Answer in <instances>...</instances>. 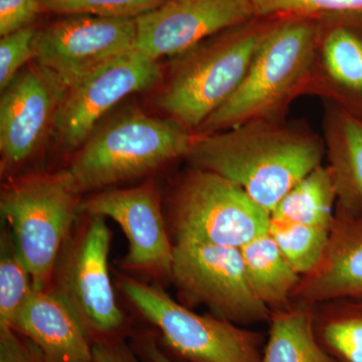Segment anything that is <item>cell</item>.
Listing matches in <instances>:
<instances>
[{
    "label": "cell",
    "mask_w": 362,
    "mask_h": 362,
    "mask_svg": "<svg viewBox=\"0 0 362 362\" xmlns=\"http://www.w3.org/2000/svg\"><path fill=\"white\" fill-rule=\"evenodd\" d=\"M323 137L281 119L252 121L232 129L194 135L185 159L192 168L242 187L267 213L322 164Z\"/></svg>",
    "instance_id": "obj_1"
},
{
    "label": "cell",
    "mask_w": 362,
    "mask_h": 362,
    "mask_svg": "<svg viewBox=\"0 0 362 362\" xmlns=\"http://www.w3.org/2000/svg\"><path fill=\"white\" fill-rule=\"evenodd\" d=\"M321 33L318 18L276 20L239 88L194 135L232 129L252 121L281 119L292 99L310 89Z\"/></svg>",
    "instance_id": "obj_2"
},
{
    "label": "cell",
    "mask_w": 362,
    "mask_h": 362,
    "mask_svg": "<svg viewBox=\"0 0 362 362\" xmlns=\"http://www.w3.org/2000/svg\"><path fill=\"white\" fill-rule=\"evenodd\" d=\"M194 139V133L168 117L127 111L96 128L65 170L78 194H95L185 158Z\"/></svg>",
    "instance_id": "obj_3"
},
{
    "label": "cell",
    "mask_w": 362,
    "mask_h": 362,
    "mask_svg": "<svg viewBox=\"0 0 362 362\" xmlns=\"http://www.w3.org/2000/svg\"><path fill=\"white\" fill-rule=\"evenodd\" d=\"M259 20L216 33L175 57L156 98L168 118L194 134L228 101L278 18Z\"/></svg>",
    "instance_id": "obj_4"
},
{
    "label": "cell",
    "mask_w": 362,
    "mask_h": 362,
    "mask_svg": "<svg viewBox=\"0 0 362 362\" xmlns=\"http://www.w3.org/2000/svg\"><path fill=\"white\" fill-rule=\"evenodd\" d=\"M83 195L65 169L11 176L0 192V213L35 290H47L62 247L81 216Z\"/></svg>",
    "instance_id": "obj_5"
},
{
    "label": "cell",
    "mask_w": 362,
    "mask_h": 362,
    "mask_svg": "<svg viewBox=\"0 0 362 362\" xmlns=\"http://www.w3.org/2000/svg\"><path fill=\"white\" fill-rule=\"evenodd\" d=\"M111 242L106 218L81 214L59 252L47 289L77 318L92 341L119 337L127 324L109 271Z\"/></svg>",
    "instance_id": "obj_6"
},
{
    "label": "cell",
    "mask_w": 362,
    "mask_h": 362,
    "mask_svg": "<svg viewBox=\"0 0 362 362\" xmlns=\"http://www.w3.org/2000/svg\"><path fill=\"white\" fill-rule=\"evenodd\" d=\"M166 226L173 243L197 242L242 247L267 233L270 214L239 185L223 176L190 168L168 199Z\"/></svg>",
    "instance_id": "obj_7"
},
{
    "label": "cell",
    "mask_w": 362,
    "mask_h": 362,
    "mask_svg": "<svg viewBox=\"0 0 362 362\" xmlns=\"http://www.w3.org/2000/svg\"><path fill=\"white\" fill-rule=\"evenodd\" d=\"M119 287L136 310L160 331L164 342L187 362H261L262 333L213 314L195 313L176 301L160 285L121 276Z\"/></svg>",
    "instance_id": "obj_8"
},
{
    "label": "cell",
    "mask_w": 362,
    "mask_h": 362,
    "mask_svg": "<svg viewBox=\"0 0 362 362\" xmlns=\"http://www.w3.org/2000/svg\"><path fill=\"white\" fill-rule=\"evenodd\" d=\"M173 256L170 281L181 304L206 306L213 315L244 327L268 322L271 310L252 292L239 247L175 242Z\"/></svg>",
    "instance_id": "obj_9"
},
{
    "label": "cell",
    "mask_w": 362,
    "mask_h": 362,
    "mask_svg": "<svg viewBox=\"0 0 362 362\" xmlns=\"http://www.w3.org/2000/svg\"><path fill=\"white\" fill-rule=\"evenodd\" d=\"M136 18L69 16L35 37V63L68 89L86 76L136 49Z\"/></svg>",
    "instance_id": "obj_10"
},
{
    "label": "cell",
    "mask_w": 362,
    "mask_h": 362,
    "mask_svg": "<svg viewBox=\"0 0 362 362\" xmlns=\"http://www.w3.org/2000/svg\"><path fill=\"white\" fill-rule=\"evenodd\" d=\"M162 80L158 62L136 49L93 71L66 90L54 124L57 142L75 152L124 98L148 90Z\"/></svg>",
    "instance_id": "obj_11"
},
{
    "label": "cell",
    "mask_w": 362,
    "mask_h": 362,
    "mask_svg": "<svg viewBox=\"0 0 362 362\" xmlns=\"http://www.w3.org/2000/svg\"><path fill=\"white\" fill-rule=\"evenodd\" d=\"M80 211L111 218L122 228L128 240L127 254L120 262L124 271L170 280L173 243L156 181L95 192L83 199Z\"/></svg>",
    "instance_id": "obj_12"
},
{
    "label": "cell",
    "mask_w": 362,
    "mask_h": 362,
    "mask_svg": "<svg viewBox=\"0 0 362 362\" xmlns=\"http://www.w3.org/2000/svg\"><path fill=\"white\" fill-rule=\"evenodd\" d=\"M66 88L56 76L35 63L23 69L0 99L1 175H11L39 151L54 129Z\"/></svg>",
    "instance_id": "obj_13"
},
{
    "label": "cell",
    "mask_w": 362,
    "mask_h": 362,
    "mask_svg": "<svg viewBox=\"0 0 362 362\" xmlns=\"http://www.w3.org/2000/svg\"><path fill=\"white\" fill-rule=\"evenodd\" d=\"M257 18L250 0H168L136 18V51L158 62Z\"/></svg>",
    "instance_id": "obj_14"
},
{
    "label": "cell",
    "mask_w": 362,
    "mask_h": 362,
    "mask_svg": "<svg viewBox=\"0 0 362 362\" xmlns=\"http://www.w3.org/2000/svg\"><path fill=\"white\" fill-rule=\"evenodd\" d=\"M342 297H362V214L335 209L325 254L302 276L292 301L315 305Z\"/></svg>",
    "instance_id": "obj_15"
},
{
    "label": "cell",
    "mask_w": 362,
    "mask_h": 362,
    "mask_svg": "<svg viewBox=\"0 0 362 362\" xmlns=\"http://www.w3.org/2000/svg\"><path fill=\"white\" fill-rule=\"evenodd\" d=\"M11 328L30 338L47 362H95L89 333L49 290H35Z\"/></svg>",
    "instance_id": "obj_16"
},
{
    "label": "cell",
    "mask_w": 362,
    "mask_h": 362,
    "mask_svg": "<svg viewBox=\"0 0 362 362\" xmlns=\"http://www.w3.org/2000/svg\"><path fill=\"white\" fill-rule=\"evenodd\" d=\"M329 30L321 33L314 78L325 82L316 86L329 87L327 95L343 108L362 118V14L333 16ZM312 82V81H311Z\"/></svg>",
    "instance_id": "obj_17"
},
{
    "label": "cell",
    "mask_w": 362,
    "mask_h": 362,
    "mask_svg": "<svg viewBox=\"0 0 362 362\" xmlns=\"http://www.w3.org/2000/svg\"><path fill=\"white\" fill-rule=\"evenodd\" d=\"M323 131L327 165L337 189L335 209L362 214V118L329 101Z\"/></svg>",
    "instance_id": "obj_18"
},
{
    "label": "cell",
    "mask_w": 362,
    "mask_h": 362,
    "mask_svg": "<svg viewBox=\"0 0 362 362\" xmlns=\"http://www.w3.org/2000/svg\"><path fill=\"white\" fill-rule=\"evenodd\" d=\"M261 362H338L317 339L313 305L292 303L271 311Z\"/></svg>",
    "instance_id": "obj_19"
},
{
    "label": "cell",
    "mask_w": 362,
    "mask_h": 362,
    "mask_svg": "<svg viewBox=\"0 0 362 362\" xmlns=\"http://www.w3.org/2000/svg\"><path fill=\"white\" fill-rule=\"evenodd\" d=\"M240 250L247 282L259 301L271 311L291 304L302 276L285 258L269 230Z\"/></svg>",
    "instance_id": "obj_20"
},
{
    "label": "cell",
    "mask_w": 362,
    "mask_h": 362,
    "mask_svg": "<svg viewBox=\"0 0 362 362\" xmlns=\"http://www.w3.org/2000/svg\"><path fill=\"white\" fill-rule=\"evenodd\" d=\"M317 339L338 362H362V297L313 305Z\"/></svg>",
    "instance_id": "obj_21"
},
{
    "label": "cell",
    "mask_w": 362,
    "mask_h": 362,
    "mask_svg": "<svg viewBox=\"0 0 362 362\" xmlns=\"http://www.w3.org/2000/svg\"><path fill=\"white\" fill-rule=\"evenodd\" d=\"M337 202L332 171L329 166L321 164L281 199L270 216L299 225L331 228Z\"/></svg>",
    "instance_id": "obj_22"
},
{
    "label": "cell",
    "mask_w": 362,
    "mask_h": 362,
    "mask_svg": "<svg viewBox=\"0 0 362 362\" xmlns=\"http://www.w3.org/2000/svg\"><path fill=\"white\" fill-rule=\"evenodd\" d=\"M33 291L32 274L4 225L0 233V327L13 326Z\"/></svg>",
    "instance_id": "obj_23"
},
{
    "label": "cell",
    "mask_w": 362,
    "mask_h": 362,
    "mask_svg": "<svg viewBox=\"0 0 362 362\" xmlns=\"http://www.w3.org/2000/svg\"><path fill=\"white\" fill-rule=\"evenodd\" d=\"M331 228L299 225L271 218L269 233L300 276L310 273L323 258Z\"/></svg>",
    "instance_id": "obj_24"
},
{
    "label": "cell",
    "mask_w": 362,
    "mask_h": 362,
    "mask_svg": "<svg viewBox=\"0 0 362 362\" xmlns=\"http://www.w3.org/2000/svg\"><path fill=\"white\" fill-rule=\"evenodd\" d=\"M259 18H312L362 14V0H250Z\"/></svg>",
    "instance_id": "obj_25"
},
{
    "label": "cell",
    "mask_w": 362,
    "mask_h": 362,
    "mask_svg": "<svg viewBox=\"0 0 362 362\" xmlns=\"http://www.w3.org/2000/svg\"><path fill=\"white\" fill-rule=\"evenodd\" d=\"M168 0H42L44 11L63 16L137 18Z\"/></svg>",
    "instance_id": "obj_26"
},
{
    "label": "cell",
    "mask_w": 362,
    "mask_h": 362,
    "mask_svg": "<svg viewBox=\"0 0 362 362\" xmlns=\"http://www.w3.org/2000/svg\"><path fill=\"white\" fill-rule=\"evenodd\" d=\"M32 26L1 37L0 40V90H4L30 61H35V37Z\"/></svg>",
    "instance_id": "obj_27"
},
{
    "label": "cell",
    "mask_w": 362,
    "mask_h": 362,
    "mask_svg": "<svg viewBox=\"0 0 362 362\" xmlns=\"http://www.w3.org/2000/svg\"><path fill=\"white\" fill-rule=\"evenodd\" d=\"M0 362H47L30 338L11 327H0Z\"/></svg>",
    "instance_id": "obj_28"
},
{
    "label": "cell",
    "mask_w": 362,
    "mask_h": 362,
    "mask_svg": "<svg viewBox=\"0 0 362 362\" xmlns=\"http://www.w3.org/2000/svg\"><path fill=\"white\" fill-rule=\"evenodd\" d=\"M42 11V0H0V35L30 26Z\"/></svg>",
    "instance_id": "obj_29"
},
{
    "label": "cell",
    "mask_w": 362,
    "mask_h": 362,
    "mask_svg": "<svg viewBox=\"0 0 362 362\" xmlns=\"http://www.w3.org/2000/svg\"><path fill=\"white\" fill-rule=\"evenodd\" d=\"M92 347L95 362H144L120 337L100 338Z\"/></svg>",
    "instance_id": "obj_30"
},
{
    "label": "cell",
    "mask_w": 362,
    "mask_h": 362,
    "mask_svg": "<svg viewBox=\"0 0 362 362\" xmlns=\"http://www.w3.org/2000/svg\"><path fill=\"white\" fill-rule=\"evenodd\" d=\"M135 345L143 356L150 362H175L159 349L156 337L148 332L136 334Z\"/></svg>",
    "instance_id": "obj_31"
}]
</instances>
